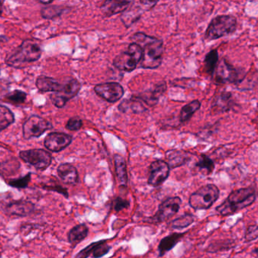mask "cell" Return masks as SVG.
Masks as SVG:
<instances>
[{"mask_svg":"<svg viewBox=\"0 0 258 258\" xmlns=\"http://www.w3.org/2000/svg\"><path fill=\"white\" fill-rule=\"evenodd\" d=\"M131 40L142 48L143 57L141 62L142 68L155 69L160 66L164 53L163 42L161 39L138 32L132 35Z\"/></svg>","mask_w":258,"mask_h":258,"instance_id":"6da1fadb","label":"cell"},{"mask_svg":"<svg viewBox=\"0 0 258 258\" xmlns=\"http://www.w3.org/2000/svg\"><path fill=\"white\" fill-rule=\"evenodd\" d=\"M255 200V189L252 186L241 188L232 191L228 197L216 208V212L221 216H230L239 211L249 207Z\"/></svg>","mask_w":258,"mask_h":258,"instance_id":"7a4b0ae2","label":"cell"},{"mask_svg":"<svg viewBox=\"0 0 258 258\" xmlns=\"http://www.w3.org/2000/svg\"><path fill=\"white\" fill-rule=\"evenodd\" d=\"M42 56V48L36 41L26 39L11 51L5 59L6 65L12 68H23L24 65L36 62Z\"/></svg>","mask_w":258,"mask_h":258,"instance_id":"3957f363","label":"cell"},{"mask_svg":"<svg viewBox=\"0 0 258 258\" xmlns=\"http://www.w3.org/2000/svg\"><path fill=\"white\" fill-rule=\"evenodd\" d=\"M247 75L248 73L245 68L235 66L226 58H222L218 62L212 78L215 84L241 86L246 79Z\"/></svg>","mask_w":258,"mask_h":258,"instance_id":"277c9868","label":"cell"},{"mask_svg":"<svg viewBox=\"0 0 258 258\" xmlns=\"http://www.w3.org/2000/svg\"><path fill=\"white\" fill-rule=\"evenodd\" d=\"M238 28L237 18L233 15H220L212 18L205 33L208 41L216 40L233 35Z\"/></svg>","mask_w":258,"mask_h":258,"instance_id":"5b68a950","label":"cell"},{"mask_svg":"<svg viewBox=\"0 0 258 258\" xmlns=\"http://www.w3.org/2000/svg\"><path fill=\"white\" fill-rule=\"evenodd\" d=\"M220 190L218 186L214 184H207L191 194L189 198V204L194 210H208L218 199Z\"/></svg>","mask_w":258,"mask_h":258,"instance_id":"8992f818","label":"cell"},{"mask_svg":"<svg viewBox=\"0 0 258 258\" xmlns=\"http://www.w3.org/2000/svg\"><path fill=\"white\" fill-rule=\"evenodd\" d=\"M142 57V48L138 44L132 42L126 51H122L115 58L113 65L119 71L132 72L141 62Z\"/></svg>","mask_w":258,"mask_h":258,"instance_id":"52a82bcc","label":"cell"},{"mask_svg":"<svg viewBox=\"0 0 258 258\" xmlns=\"http://www.w3.org/2000/svg\"><path fill=\"white\" fill-rule=\"evenodd\" d=\"M239 108L240 106L235 99L233 92L223 89L214 95L210 109L212 115H216L236 112Z\"/></svg>","mask_w":258,"mask_h":258,"instance_id":"ba28073f","label":"cell"},{"mask_svg":"<svg viewBox=\"0 0 258 258\" xmlns=\"http://www.w3.org/2000/svg\"><path fill=\"white\" fill-rule=\"evenodd\" d=\"M181 199L180 197H169L164 200L159 205L157 212L151 218L147 219V222L152 224H161L168 221L177 215L180 210Z\"/></svg>","mask_w":258,"mask_h":258,"instance_id":"9c48e42d","label":"cell"},{"mask_svg":"<svg viewBox=\"0 0 258 258\" xmlns=\"http://www.w3.org/2000/svg\"><path fill=\"white\" fill-rule=\"evenodd\" d=\"M19 157L25 163L31 165L39 171H45L52 162L51 154L44 149H30L21 151Z\"/></svg>","mask_w":258,"mask_h":258,"instance_id":"30bf717a","label":"cell"},{"mask_svg":"<svg viewBox=\"0 0 258 258\" xmlns=\"http://www.w3.org/2000/svg\"><path fill=\"white\" fill-rule=\"evenodd\" d=\"M52 128V124L39 115H32L23 124V137L25 139L38 138L47 130Z\"/></svg>","mask_w":258,"mask_h":258,"instance_id":"8fae6325","label":"cell"},{"mask_svg":"<svg viewBox=\"0 0 258 258\" xmlns=\"http://www.w3.org/2000/svg\"><path fill=\"white\" fill-rule=\"evenodd\" d=\"M157 1H139L132 2L128 9L122 13L121 20L125 27L132 26L141 18L146 11H149L154 7Z\"/></svg>","mask_w":258,"mask_h":258,"instance_id":"7c38bea8","label":"cell"},{"mask_svg":"<svg viewBox=\"0 0 258 258\" xmlns=\"http://www.w3.org/2000/svg\"><path fill=\"white\" fill-rule=\"evenodd\" d=\"M95 93L110 103L119 101L124 95V89L119 83L116 82L100 83L94 88Z\"/></svg>","mask_w":258,"mask_h":258,"instance_id":"4fadbf2b","label":"cell"},{"mask_svg":"<svg viewBox=\"0 0 258 258\" xmlns=\"http://www.w3.org/2000/svg\"><path fill=\"white\" fill-rule=\"evenodd\" d=\"M170 169L165 161L156 160L152 162L149 168L148 184L153 187L161 186L168 179Z\"/></svg>","mask_w":258,"mask_h":258,"instance_id":"5bb4252c","label":"cell"},{"mask_svg":"<svg viewBox=\"0 0 258 258\" xmlns=\"http://www.w3.org/2000/svg\"><path fill=\"white\" fill-rule=\"evenodd\" d=\"M73 137L64 133H51L47 135L44 140V145L47 149L53 152H59L71 145Z\"/></svg>","mask_w":258,"mask_h":258,"instance_id":"9a60e30c","label":"cell"},{"mask_svg":"<svg viewBox=\"0 0 258 258\" xmlns=\"http://www.w3.org/2000/svg\"><path fill=\"white\" fill-rule=\"evenodd\" d=\"M111 248L107 240L98 241L83 248L76 254L75 258H88L90 256L93 258H101L108 254Z\"/></svg>","mask_w":258,"mask_h":258,"instance_id":"2e32d148","label":"cell"},{"mask_svg":"<svg viewBox=\"0 0 258 258\" xmlns=\"http://www.w3.org/2000/svg\"><path fill=\"white\" fill-rule=\"evenodd\" d=\"M34 210V204L27 201H12L5 208L6 214L18 217L29 216L33 213Z\"/></svg>","mask_w":258,"mask_h":258,"instance_id":"e0dca14e","label":"cell"},{"mask_svg":"<svg viewBox=\"0 0 258 258\" xmlns=\"http://www.w3.org/2000/svg\"><path fill=\"white\" fill-rule=\"evenodd\" d=\"M165 91H166V83L165 82H162L156 85L152 89L145 91L139 95H137L136 97L141 100L144 104L149 106H153L157 104L159 98L163 95Z\"/></svg>","mask_w":258,"mask_h":258,"instance_id":"ac0fdd59","label":"cell"},{"mask_svg":"<svg viewBox=\"0 0 258 258\" xmlns=\"http://www.w3.org/2000/svg\"><path fill=\"white\" fill-rule=\"evenodd\" d=\"M57 175L66 184L75 186L79 182V174L77 168L69 163L59 165L57 169Z\"/></svg>","mask_w":258,"mask_h":258,"instance_id":"d6986e66","label":"cell"},{"mask_svg":"<svg viewBox=\"0 0 258 258\" xmlns=\"http://www.w3.org/2000/svg\"><path fill=\"white\" fill-rule=\"evenodd\" d=\"M167 164L171 169L183 166L191 160L192 154L187 151L180 150H171L165 154Z\"/></svg>","mask_w":258,"mask_h":258,"instance_id":"ffe728a7","label":"cell"},{"mask_svg":"<svg viewBox=\"0 0 258 258\" xmlns=\"http://www.w3.org/2000/svg\"><path fill=\"white\" fill-rule=\"evenodd\" d=\"M36 86L40 92L58 93L63 89V83H60L52 77L39 76L36 79Z\"/></svg>","mask_w":258,"mask_h":258,"instance_id":"44dd1931","label":"cell"},{"mask_svg":"<svg viewBox=\"0 0 258 258\" xmlns=\"http://www.w3.org/2000/svg\"><path fill=\"white\" fill-rule=\"evenodd\" d=\"M132 3V2L125 0H108L104 2V4L101 6V12L106 17L113 16L121 12L123 13Z\"/></svg>","mask_w":258,"mask_h":258,"instance_id":"7402d4cb","label":"cell"},{"mask_svg":"<svg viewBox=\"0 0 258 258\" xmlns=\"http://www.w3.org/2000/svg\"><path fill=\"white\" fill-rule=\"evenodd\" d=\"M185 234L186 233H172V234L164 237L159 242V247H158L159 257H162L168 251H171L172 248H174L175 245L180 242Z\"/></svg>","mask_w":258,"mask_h":258,"instance_id":"603a6c76","label":"cell"},{"mask_svg":"<svg viewBox=\"0 0 258 258\" xmlns=\"http://www.w3.org/2000/svg\"><path fill=\"white\" fill-rule=\"evenodd\" d=\"M119 109L120 112L124 113L131 111L132 113L135 114L143 113L147 110V108L144 106V103L136 96L132 97L131 99H125L122 101L119 106Z\"/></svg>","mask_w":258,"mask_h":258,"instance_id":"cb8c5ba5","label":"cell"},{"mask_svg":"<svg viewBox=\"0 0 258 258\" xmlns=\"http://www.w3.org/2000/svg\"><path fill=\"white\" fill-rule=\"evenodd\" d=\"M114 165L116 177L121 186H126L128 184V173L125 159L119 154H114Z\"/></svg>","mask_w":258,"mask_h":258,"instance_id":"d4e9b609","label":"cell"},{"mask_svg":"<svg viewBox=\"0 0 258 258\" xmlns=\"http://www.w3.org/2000/svg\"><path fill=\"white\" fill-rule=\"evenodd\" d=\"M80 89H81V84L80 82L77 79L71 78L68 80L66 83H63V87L61 92L57 94L68 101L71 98L77 96Z\"/></svg>","mask_w":258,"mask_h":258,"instance_id":"484cf974","label":"cell"},{"mask_svg":"<svg viewBox=\"0 0 258 258\" xmlns=\"http://www.w3.org/2000/svg\"><path fill=\"white\" fill-rule=\"evenodd\" d=\"M89 227L84 224L73 227L68 234V241L72 245H77L87 237Z\"/></svg>","mask_w":258,"mask_h":258,"instance_id":"4316f807","label":"cell"},{"mask_svg":"<svg viewBox=\"0 0 258 258\" xmlns=\"http://www.w3.org/2000/svg\"><path fill=\"white\" fill-rule=\"evenodd\" d=\"M219 60L218 48L211 50L206 54L204 59V71L211 77H213Z\"/></svg>","mask_w":258,"mask_h":258,"instance_id":"83f0119b","label":"cell"},{"mask_svg":"<svg viewBox=\"0 0 258 258\" xmlns=\"http://www.w3.org/2000/svg\"><path fill=\"white\" fill-rule=\"evenodd\" d=\"M201 108V102L199 100H194L189 104L183 106L180 111V121L181 123H185L190 120L192 115L200 110Z\"/></svg>","mask_w":258,"mask_h":258,"instance_id":"f1b7e54d","label":"cell"},{"mask_svg":"<svg viewBox=\"0 0 258 258\" xmlns=\"http://www.w3.org/2000/svg\"><path fill=\"white\" fill-rule=\"evenodd\" d=\"M196 167L206 175H210L215 171V164L207 154H202L196 163Z\"/></svg>","mask_w":258,"mask_h":258,"instance_id":"f546056e","label":"cell"},{"mask_svg":"<svg viewBox=\"0 0 258 258\" xmlns=\"http://www.w3.org/2000/svg\"><path fill=\"white\" fill-rule=\"evenodd\" d=\"M68 9V7L63 6H45L41 9V15L45 19L52 20L60 17Z\"/></svg>","mask_w":258,"mask_h":258,"instance_id":"4dcf8cb0","label":"cell"},{"mask_svg":"<svg viewBox=\"0 0 258 258\" xmlns=\"http://www.w3.org/2000/svg\"><path fill=\"white\" fill-rule=\"evenodd\" d=\"M15 122L13 112L6 106L0 105V133Z\"/></svg>","mask_w":258,"mask_h":258,"instance_id":"1f68e13d","label":"cell"},{"mask_svg":"<svg viewBox=\"0 0 258 258\" xmlns=\"http://www.w3.org/2000/svg\"><path fill=\"white\" fill-rule=\"evenodd\" d=\"M195 218L191 214L186 213L176 218L170 223V227L174 230H183L194 224Z\"/></svg>","mask_w":258,"mask_h":258,"instance_id":"d6a6232c","label":"cell"},{"mask_svg":"<svg viewBox=\"0 0 258 258\" xmlns=\"http://www.w3.org/2000/svg\"><path fill=\"white\" fill-rule=\"evenodd\" d=\"M27 96V93L24 92V91L16 89V90H14L13 92L6 94L4 98L6 101H9L12 104L20 105L24 104L25 102Z\"/></svg>","mask_w":258,"mask_h":258,"instance_id":"836d02e7","label":"cell"},{"mask_svg":"<svg viewBox=\"0 0 258 258\" xmlns=\"http://www.w3.org/2000/svg\"><path fill=\"white\" fill-rule=\"evenodd\" d=\"M31 179V174H27L24 177L18 179H13L9 182V185L12 187L16 188V189H25L28 186Z\"/></svg>","mask_w":258,"mask_h":258,"instance_id":"e575fe53","label":"cell"},{"mask_svg":"<svg viewBox=\"0 0 258 258\" xmlns=\"http://www.w3.org/2000/svg\"><path fill=\"white\" fill-rule=\"evenodd\" d=\"M220 127H221V122L220 121L215 122V124L204 127L203 130L200 132V136L203 137V139L211 137V136H214L219 131Z\"/></svg>","mask_w":258,"mask_h":258,"instance_id":"d590c367","label":"cell"},{"mask_svg":"<svg viewBox=\"0 0 258 258\" xmlns=\"http://www.w3.org/2000/svg\"><path fill=\"white\" fill-rule=\"evenodd\" d=\"M83 127V121L78 116L70 118L66 124V128L71 131H77Z\"/></svg>","mask_w":258,"mask_h":258,"instance_id":"8d00e7d4","label":"cell"},{"mask_svg":"<svg viewBox=\"0 0 258 258\" xmlns=\"http://www.w3.org/2000/svg\"><path fill=\"white\" fill-rule=\"evenodd\" d=\"M257 239H258V225H251L247 227L245 233V242H252Z\"/></svg>","mask_w":258,"mask_h":258,"instance_id":"74e56055","label":"cell"},{"mask_svg":"<svg viewBox=\"0 0 258 258\" xmlns=\"http://www.w3.org/2000/svg\"><path fill=\"white\" fill-rule=\"evenodd\" d=\"M129 205H130L129 201L121 197H117L113 201V209L116 212H119L123 209H128Z\"/></svg>","mask_w":258,"mask_h":258,"instance_id":"f35d334b","label":"cell"},{"mask_svg":"<svg viewBox=\"0 0 258 258\" xmlns=\"http://www.w3.org/2000/svg\"><path fill=\"white\" fill-rule=\"evenodd\" d=\"M44 189H48V190L54 191V192H58L61 195H64L66 198H68V192L67 189L59 186V185H55V186H47L44 187Z\"/></svg>","mask_w":258,"mask_h":258,"instance_id":"ab89813d","label":"cell"},{"mask_svg":"<svg viewBox=\"0 0 258 258\" xmlns=\"http://www.w3.org/2000/svg\"><path fill=\"white\" fill-rule=\"evenodd\" d=\"M8 40H9V39L6 36H0V44L7 42Z\"/></svg>","mask_w":258,"mask_h":258,"instance_id":"60d3db41","label":"cell"},{"mask_svg":"<svg viewBox=\"0 0 258 258\" xmlns=\"http://www.w3.org/2000/svg\"><path fill=\"white\" fill-rule=\"evenodd\" d=\"M39 3L42 5H45V6H48V5L51 4L53 1L52 0H51V1H39Z\"/></svg>","mask_w":258,"mask_h":258,"instance_id":"b9f144b4","label":"cell"},{"mask_svg":"<svg viewBox=\"0 0 258 258\" xmlns=\"http://www.w3.org/2000/svg\"><path fill=\"white\" fill-rule=\"evenodd\" d=\"M3 3H4V2L0 1V16H1L2 14H3Z\"/></svg>","mask_w":258,"mask_h":258,"instance_id":"7bdbcfd3","label":"cell"}]
</instances>
